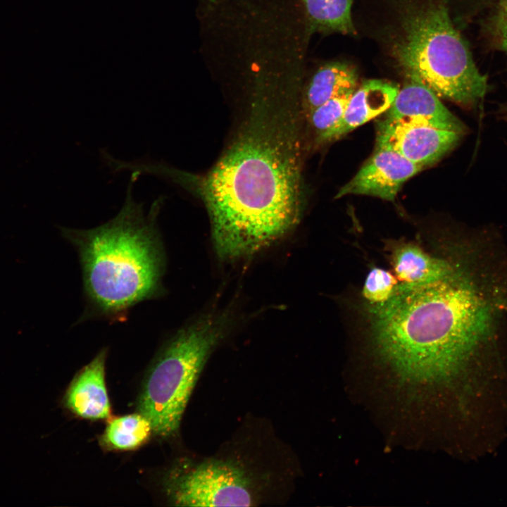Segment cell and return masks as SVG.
Instances as JSON below:
<instances>
[{
    "label": "cell",
    "mask_w": 507,
    "mask_h": 507,
    "mask_svg": "<svg viewBox=\"0 0 507 507\" xmlns=\"http://www.w3.org/2000/svg\"><path fill=\"white\" fill-rule=\"evenodd\" d=\"M172 501L181 506H250L249 480L234 464L203 462L173 478L168 488Z\"/></svg>",
    "instance_id": "cell-6"
},
{
    "label": "cell",
    "mask_w": 507,
    "mask_h": 507,
    "mask_svg": "<svg viewBox=\"0 0 507 507\" xmlns=\"http://www.w3.org/2000/svg\"><path fill=\"white\" fill-rule=\"evenodd\" d=\"M504 1V0H503Z\"/></svg>",
    "instance_id": "cell-18"
},
{
    "label": "cell",
    "mask_w": 507,
    "mask_h": 507,
    "mask_svg": "<svg viewBox=\"0 0 507 507\" xmlns=\"http://www.w3.org/2000/svg\"><path fill=\"white\" fill-rule=\"evenodd\" d=\"M151 432L149 420L140 413H134L110 420L102 439L113 449L129 450L144 443Z\"/></svg>",
    "instance_id": "cell-14"
},
{
    "label": "cell",
    "mask_w": 507,
    "mask_h": 507,
    "mask_svg": "<svg viewBox=\"0 0 507 507\" xmlns=\"http://www.w3.org/2000/svg\"><path fill=\"white\" fill-rule=\"evenodd\" d=\"M353 91L327 101L308 114L317 138L332 129L340 120Z\"/></svg>",
    "instance_id": "cell-15"
},
{
    "label": "cell",
    "mask_w": 507,
    "mask_h": 507,
    "mask_svg": "<svg viewBox=\"0 0 507 507\" xmlns=\"http://www.w3.org/2000/svg\"><path fill=\"white\" fill-rule=\"evenodd\" d=\"M370 1L374 37L406 77L461 106L484 96L487 77L453 25L446 0Z\"/></svg>",
    "instance_id": "cell-4"
},
{
    "label": "cell",
    "mask_w": 507,
    "mask_h": 507,
    "mask_svg": "<svg viewBox=\"0 0 507 507\" xmlns=\"http://www.w3.org/2000/svg\"><path fill=\"white\" fill-rule=\"evenodd\" d=\"M284 122L283 123V124ZM200 182L199 191L221 258L246 256L277 239L298 222L300 165L287 125L254 120Z\"/></svg>",
    "instance_id": "cell-2"
},
{
    "label": "cell",
    "mask_w": 507,
    "mask_h": 507,
    "mask_svg": "<svg viewBox=\"0 0 507 507\" xmlns=\"http://www.w3.org/2000/svg\"><path fill=\"white\" fill-rule=\"evenodd\" d=\"M421 270L394 275L383 300L354 304L356 332L371 356L412 383H434L496 338L507 310L502 281L469 243L432 240Z\"/></svg>",
    "instance_id": "cell-1"
},
{
    "label": "cell",
    "mask_w": 507,
    "mask_h": 507,
    "mask_svg": "<svg viewBox=\"0 0 507 507\" xmlns=\"http://www.w3.org/2000/svg\"><path fill=\"white\" fill-rule=\"evenodd\" d=\"M396 282L392 270L373 265L362 284L358 299L368 303L380 301L391 292Z\"/></svg>",
    "instance_id": "cell-16"
},
{
    "label": "cell",
    "mask_w": 507,
    "mask_h": 507,
    "mask_svg": "<svg viewBox=\"0 0 507 507\" xmlns=\"http://www.w3.org/2000/svg\"><path fill=\"white\" fill-rule=\"evenodd\" d=\"M228 323L226 313L206 315L180 330L161 349L138 404L156 434L168 437L179 428L199 374Z\"/></svg>",
    "instance_id": "cell-5"
},
{
    "label": "cell",
    "mask_w": 507,
    "mask_h": 507,
    "mask_svg": "<svg viewBox=\"0 0 507 507\" xmlns=\"http://www.w3.org/2000/svg\"><path fill=\"white\" fill-rule=\"evenodd\" d=\"M358 74L351 65L340 61L320 66L308 82L304 94L308 114L327 101L355 90Z\"/></svg>",
    "instance_id": "cell-12"
},
{
    "label": "cell",
    "mask_w": 507,
    "mask_h": 507,
    "mask_svg": "<svg viewBox=\"0 0 507 507\" xmlns=\"http://www.w3.org/2000/svg\"><path fill=\"white\" fill-rule=\"evenodd\" d=\"M106 350L101 351L75 377L65 403L77 415L88 419L109 417L111 407L105 383Z\"/></svg>",
    "instance_id": "cell-11"
},
{
    "label": "cell",
    "mask_w": 507,
    "mask_h": 507,
    "mask_svg": "<svg viewBox=\"0 0 507 507\" xmlns=\"http://www.w3.org/2000/svg\"><path fill=\"white\" fill-rule=\"evenodd\" d=\"M376 148L389 149L425 168L453 149L461 134L424 125L405 124L387 118L377 123Z\"/></svg>",
    "instance_id": "cell-7"
},
{
    "label": "cell",
    "mask_w": 507,
    "mask_h": 507,
    "mask_svg": "<svg viewBox=\"0 0 507 507\" xmlns=\"http://www.w3.org/2000/svg\"><path fill=\"white\" fill-rule=\"evenodd\" d=\"M423 168L396 151L375 149L353 177L340 188L335 198L356 194L393 201L403 183Z\"/></svg>",
    "instance_id": "cell-8"
},
{
    "label": "cell",
    "mask_w": 507,
    "mask_h": 507,
    "mask_svg": "<svg viewBox=\"0 0 507 507\" xmlns=\"http://www.w3.org/2000/svg\"><path fill=\"white\" fill-rule=\"evenodd\" d=\"M399 87L382 80H369L356 88L340 120L317 138L319 142L335 141L386 112L394 101Z\"/></svg>",
    "instance_id": "cell-10"
},
{
    "label": "cell",
    "mask_w": 507,
    "mask_h": 507,
    "mask_svg": "<svg viewBox=\"0 0 507 507\" xmlns=\"http://www.w3.org/2000/svg\"><path fill=\"white\" fill-rule=\"evenodd\" d=\"M134 182L130 180L123 207L108 222L89 230L60 228L79 254L91 309L113 321L163 293L165 257L157 220L165 197L157 198L146 215L143 203L133 199Z\"/></svg>",
    "instance_id": "cell-3"
},
{
    "label": "cell",
    "mask_w": 507,
    "mask_h": 507,
    "mask_svg": "<svg viewBox=\"0 0 507 507\" xmlns=\"http://www.w3.org/2000/svg\"><path fill=\"white\" fill-rule=\"evenodd\" d=\"M354 0H301L310 29L320 32L354 34Z\"/></svg>",
    "instance_id": "cell-13"
},
{
    "label": "cell",
    "mask_w": 507,
    "mask_h": 507,
    "mask_svg": "<svg viewBox=\"0 0 507 507\" xmlns=\"http://www.w3.org/2000/svg\"><path fill=\"white\" fill-rule=\"evenodd\" d=\"M398 92L386 118L405 124L428 126L463 134L466 126L440 101L439 96L415 77Z\"/></svg>",
    "instance_id": "cell-9"
},
{
    "label": "cell",
    "mask_w": 507,
    "mask_h": 507,
    "mask_svg": "<svg viewBox=\"0 0 507 507\" xmlns=\"http://www.w3.org/2000/svg\"><path fill=\"white\" fill-rule=\"evenodd\" d=\"M496 34L501 48L507 51V0L499 11L496 20Z\"/></svg>",
    "instance_id": "cell-17"
}]
</instances>
